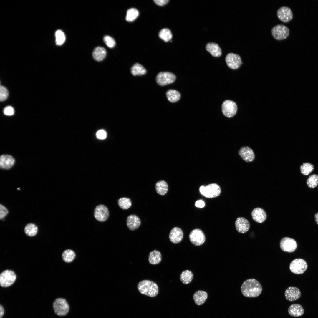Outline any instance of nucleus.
I'll list each match as a JSON object with an SVG mask.
<instances>
[{"instance_id": "f257e3e1", "label": "nucleus", "mask_w": 318, "mask_h": 318, "mask_svg": "<svg viewBox=\"0 0 318 318\" xmlns=\"http://www.w3.org/2000/svg\"><path fill=\"white\" fill-rule=\"evenodd\" d=\"M241 293L245 297H255L259 296L262 291L260 283L254 279H248L244 282L241 287Z\"/></svg>"}, {"instance_id": "f03ea898", "label": "nucleus", "mask_w": 318, "mask_h": 318, "mask_svg": "<svg viewBox=\"0 0 318 318\" xmlns=\"http://www.w3.org/2000/svg\"><path fill=\"white\" fill-rule=\"evenodd\" d=\"M137 289L141 294L151 297L156 296L159 292L157 284L150 280H144L140 281L138 284Z\"/></svg>"}, {"instance_id": "7ed1b4c3", "label": "nucleus", "mask_w": 318, "mask_h": 318, "mask_svg": "<svg viewBox=\"0 0 318 318\" xmlns=\"http://www.w3.org/2000/svg\"><path fill=\"white\" fill-rule=\"evenodd\" d=\"M55 313L58 316L63 317L67 315L69 311L70 307L67 300L63 298H58L52 304Z\"/></svg>"}, {"instance_id": "20e7f679", "label": "nucleus", "mask_w": 318, "mask_h": 318, "mask_svg": "<svg viewBox=\"0 0 318 318\" xmlns=\"http://www.w3.org/2000/svg\"><path fill=\"white\" fill-rule=\"evenodd\" d=\"M199 190L202 195L208 198L216 197L218 196L221 192L220 187L215 183L209 184L206 186H201Z\"/></svg>"}, {"instance_id": "39448f33", "label": "nucleus", "mask_w": 318, "mask_h": 318, "mask_svg": "<svg viewBox=\"0 0 318 318\" xmlns=\"http://www.w3.org/2000/svg\"><path fill=\"white\" fill-rule=\"evenodd\" d=\"M271 32L274 38L278 40L286 39L289 33L288 28L283 24H278L274 26L272 29Z\"/></svg>"}, {"instance_id": "423d86ee", "label": "nucleus", "mask_w": 318, "mask_h": 318, "mask_svg": "<svg viewBox=\"0 0 318 318\" xmlns=\"http://www.w3.org/2000/svg\"><path fill=\"white\" fill-rule=\"evenodd\" d=\"M16 276L14 271L6 270L0 275V284L1 286L6 287L10 286L15 282Z\"/></svg>"}, {"instance_id": "0eeeda50", "label": "nucleus", "mask_w": 318, "mask_h": 318, "mask_svg": "<svg viewBox=\"0 0 318 318\" xmlns=\"http://www.w3.org/2000/svg\"><path fill=\"white\" fill-rule=\"evenodd\" d=\"M222 112L226 117L231 118L234 116L237 111V105L234 101L226 100L222 105Z\"/></svg>"}, {"instance_id": "6e6552de", "label": "nucleus", "mask_w": 318, "mask_h": 318, "mask_svg": "<svg viewBox=\"0 0 318 318\" xmlns=\"http://www.w3.org/2000/svg\"><path fill=\"white\" fill-rule=\"evenodd\" d=\"M307 268V265L306 261L300 258L293 260L289 265V269L291 272L297 274L304 273Z\"/></svg>"}, {"instance_id": "1a4fd4ad", "label": "nucleus", "mask_w": 318, "mask_h": 318, "mask_svg": "<svg viewBox=\"0 0 318 318\" xmlns=\"http://www.w3.org/2000/svg\"><path fill=\"white\" fill-rule=\"evenodd\" d=\"M176 79L175 75L169 72H160L157 75L156 78L157 84L163 86L173 82Z\"/></svg>"}, {"instance_id": "9d476101", "label": "nucleus", "mask_w": 318, "mask_h": 318, "mask_svg": "<svg viewBox=\"0 0 318 318\" xmlns=\"http://www.w3.org/2000/svg\"><path fill=\"white\" fill-rule=\"evenodd\" d=\"M189 238L191 242L196 246L203 244L206 240L204 233L199 229H195L192 231L190 233Z\"/></svg>"}, {"instance_id": "9b49d317", "label": "nucleus", "mask_w": 318, "mask_h": 318, "mask_svg": "<svg viewBox=\"0 0 318 318\" xmlns=\"http://www.w3.org/2000/svg\"><path fill=\"white\" fill-rule=\"evenodd\" d=\"M225 61L228 67L232 69L239 68L243 64L240 56L238 54L230 53L226 56Z\"/></svg>"}, {"instance_id": "f8f14e48", "label": "nucleus", "mask_w": 318, "mask_h": 318, "mask_svg": "<svg viewBox=\"0 0 318 318\" xmlns=\"http://www.w3.org/2000/svg\"><path fill=\"white\" fill-rule=\"evenodd\" d=\"M280 246L281 249L284 251L292 253L297 249V244L294 239L285 237L283 238L280 241Z\"/></svg>"}, {"instance_id": "ddd939ff", "label": "nucleus", "mask_w": 318, "mask_h": 318, "mask_svg": "<svg viewBox=\"0 0 318 318\" xmlns=\"http://www.w3.org/2000/svg\"><path fill=\"white\" fill-rule=\"evenodd\" d=\"M277 14L279 19L284 23L289 22L293 18V14L291 9L287 6L279 8L277 11Z\"/></svg>"}, {"instance_id": "4468645a", "label": "nucleus", "mask_w": 318, "mask_h": 318, "mask_svg": "<svg viewBox=\"0 0 318 318\" xmlns=\"http://www.w3.org/2000/svg\"><path fill=\"white\" fill-rule=\"evenodd\" d=\"M109 215V211L107 208L103 205L97 206L94 210V216L97 221L103 222L108 218Z\"/></svg>"}, {"instance_id": "2eb2a0df", "label": "nucleus", "mask_w": 318, "mask_h": 318, "mask_svg": "<svg viewBox=\"0 0 318 318\" xmlns=\"http://www.w3.org/2000/svg\"><path fill=\"white\" fill-rule=\"evenodd\" d=\"M238 154L242 159L247 162H252L255 158L253 150L248 146L241 147L239 150Z\"/></svg>"}, {"instance_id": "dca6fc26", "label": "nucleus", "mask_w": 318, "mask_h": 318, "mask_svg": "<svg viewBox=\"0 0 318 318\" xmlns=\"http://www.w3.org/2000/svg\"><path fill=\"white\" fill-rule=\"evenodd\" d=\"M284 296L286 299L290 301H294L299 299L301 296V292L297 287L290 286L285 291Z\"/></svg>"}, {"instance_id": "f3484780", "label": "nucleus", "mask_w": 318, "mask_h": 318, "mask_svg": "<svg viewBox=\"0 0 318 318\" xmlns=\"http://www.w3.org/2000/svg\"><path fill=\"white\" fill-rule=\"evenodd\" d=\"M236 230L239 233H244L249 230L250 223L247 219L243 217L237 218L235 222Z\"/></svg>"}, {"instance_id": "a211bd4d", "label": "nucleus", "mask_w": 318, "mask_h": 318, "mask_svg": "<svg viewBox=\"0 0 318 318\" xmlns=\"http://www.w3.org/2000/svg\"><path fill=\"white\" fill-rule=\"evenodd\" d=\"M183 233L179 228L175 227L170 231L169 236L170 240L172 243L177 244L180 242L183 237Z\"/></svg>"}, {"instance_id": "6ab92c4d", "label": "nucleus", "mask_w": 318, "mask_h": 318, "mask_svg": "<svg viewBox=\"0 0 318 318\" xmlns=\"http://www.w3.org/2000/svg\"><path fill=\"white\" fill-rule=\"evenodd\" d=\"M253 219L256 222L261 223L266 219L267 215L266 212L262 208L257 207L254 209L251 213Z\"/></svg>"}, {"instance_id": "aec40b11", "label": "nucleus", "mask_w": 318, "mask_h": 318, "mask_svg": "<svg viewBox=\"0 0 318 318\" xmlns=\"http://www.w3.org/2000/svg\"><path fill=\"white\" fill-rule=\"evenodd\" d=\"M126 224L130 230L134 231L139 227L141 224V221L137 216L131 214L127 218Z\"/></svg>"}, {"instance_id": "412c9836", "label": "nucleus", "mask_w": 318, "mask_h": 318, "mask_svg": "<svg viewBox=\"0 0 318 318\" xmlns=\"http://www.w3.org/2000/svg\"><path fill=\"white\" fill-rule=\"evenodd\" d=\"M15 163L14 158L11 156L3 155L0 158V167L3 169H9L12 167Z\"/></svg>"}, {"instance_id": "4be33fe9", "label": "nucleus", "mask_w": 318, "mask_h": 318, "mask_svg": "<svg viewBox=\"0 0 318 318\" xmlns=\"http://www.w3.org/2000/svg\"><path fill=\"white\" fill-rule=\"evenodd\" d=\"M288 312L291 316L299 317L302 316L304 313V310L302 306L299 304H293L290 305L288 309Z\"/></svg>"}, {"instance_id": "5701e85b", "label": "nucleus", "mask_w": 318, "mask_h": 318, "mask_svg": "<svg viewBox=\"0 0 318 318\" xmlns=\"http://www.w3.org/2000/svg\"><path fill=\"white\" fill-rule=\"evenodd\" d=\"M208 297V294L206 292L199 290L194 294L193 298L195 303L197 305L200 306L205 303Z\"/></svg>"}, {"instance_id": "b1692460", "label": "nucleus", "mask_w": 318, "mask_h": 318, "mask_svg": "<svg viewBox=\"0 0 318 318\" xmlns=\"http://www.w3.org/2000/svg\"><path fill=\"white\" fill-rule=\"evenodd\" d=\"M206 49L213 56L218 57L222 54L221 50L216 43L214 42H210L207 43Z\"/></svg>"}, {"instance_id": "393cba45", "label": "nucleus", "mask_w": 318, "mask_h": 318, "mask_svg": "<svg viewBox=\"0 0 318 318\" xmlns=\"http://www.w3.org/2000/svg\"><path fill=\"white\" fill-rule=\"evenodd\" d=\"M106 54V49L104 47L100 46L95 48L92 53L94 59L97 61L103 60L105 57Z\"/></svg>"}, {"instance_id": "a878e982", "label": "nucleus", "mask_w": 318, "mask_h": 318, "mask_svg": "<svg viewBox=\"0 0 318 318\" xmlns=\"http://www.w3.org/2000/svg\"><path fill=\"white\" fill-rule=\"evenodd\" d=\"M149 263L152 265H156L159 264L162 260V256L160 252L157 250L151 251L148 255Z\"/></svg>"}, {"instance_id": "bb28decb", "label": "nucleus", "mask_w": 318, "mask_h": 318, "mask_svg": "<svg viewBox=\"0 0 318 318\" xmlns=\"http://www.w3.org/2000/svg\"><path fill=\"white\" fill-rule=\"evenodd\" d=\"M155 189L157 193L160 195H164L168 190V185L167 182L163 180L157 182L155 185Z\"/></svg>"}, {"instance_id": "cd10ccee", "label": "nucleus", "mask_w": 318, "mask_h": 318, "mask_svg": "<svg viewBox=\"0 0 318 318\" xmlns=\"http://www.w3.org/2000/svg\"><path fill=\"white\" fill-rule=\"evenodd\" d=\"M131 72L134 76H142L146 73V70L141 64L138 63L135 64L130 69Z\"/></svg>"}, {"instance_id": "c85d7f7f", "label": "nucleus", "mask_w": 318, "mask_h": 318, "mask_svg": "<svg viewBox=\"0 0 318 318\" xmlns=\"http://www.w3.org/2000/svg\"><path fill=\"white\" fill-rule=\"evenodd\" d=\"M166 95L168 100L172 103L178 101L180 97V93L174 90L170 89L168 90L166 92Z\"/></svg>"}, {"instance_id": "c756f323", "label": "nucleus", "mask_w": 318, "mask_h": 318, "mask_svg": "<svg viewBox=\"0 0 318 318\" xmlns=\"http://www.w3.org/2000/svg\"><path fill=\"white\" fill-rule=\"evenodd\" d=\"M193 278V274L190 270H186L183 271L180 276V279L184 284H188L190 283Z\"/></svg>"}, {"instance_id": "7c9ffc66", "label": "nucleus", "mask_w": 318, "mask_h": 318, "mask_svg": "<svg viewBox=\"0 0 318 318\" xmlns=\"http://www.w3.org/2000/svg\"><path fill=\"white\" fill-rule=\"evenodd\" d=\"M314 168V165L309 162L303 163L300 167L301 173L304 175L310 174L313 170Z\"/></svg>"}, {"instance_id": "2f4dec72", "label": "nucleus", "mask_w": 318, "mask_h": 318, "mask_svg": "<svg viewBox=\"0 0 318 318\" xmlns=\"http://www.w3.org/2000/svg\"><path fill=\"white\" fill-rule=\"evenodd\" d=\"M139 14V12L136 9H130L127 11L125 19L127 21H132L138 17Z\"/></svg>"}, {"instance_id": "473e14b6", "label": "nucleus", "mask_w": 318, "mask_h": 318, "mask_svg": "<svg viewBox=\"0 0 318 318\" xmlns=\"http://www.w3.org/2000/svg\"><path fill=\"white\" fill-rule=\"evenodd\" d=\"M37 227L33 223L27 224L24 228V232L25 233L30 236H35L37 234Z\"/></svg>"}, {"instance_id": "72a5a7b5", "label": "nucleus", "mask_w": 318, "mask_h": 318, "mask_svg": "<svg viewBox=\"0 0 318 318\" xmlns=\"http://www.w3.org/2000/svg\"><path fill=\"white\" fill-rule=\"evenodd\" d=\"M62 257L64 261L69 263L72 261L74 259L75 257V254L72 250L67 249L63 252Z\"/></svg>"}, {"instance_id": "f704fd0d", "label": "nucleus", "mask_w": 318, "mask_h": 318, "mask_svg": "<svg viewBox=\"0 0 318 318\" xmlns=\"http://www.w3.org/2000/svg\"><path fill=\"white\" fill-rule=\"evenodd\" d=\"M160 38L165 42H167L170 40L172 37V35L170 31L168 28H164L161 29L159 33Z\"/></svg>"}, {"instance_id": "c9c22d12", "label": "nucleus", "mask_w": 318, "mask_h": 318, "mask_svg": "<svg viewBox=\"0 0 318 318\" xmlns=\"http://www.w3.org/2000/svg\"><path fill=\"white\" fill-rule=\"evenodd\" d=\"M306 183L309 188H314L318 185V175L313 174L310 175L307 180Z\"/></svg>"}, {"instance_id": "e433bc0d", "label": "nucleus", "mask_w": 318, "mask_h": 318, "mask_svg": "<svg viewBox=\"0 0 318 318\" xmlns=\"http://www.w3.org/2000/svg\"><path fill=\"white\" fill-rule=\"evenodd\" d=\"M132 204L131 200L128 198H121L118 201V204L119 207L124 210L129 208L131 206Z\"/></svg>"}, {"instance_id": "4c0bfd02", "label": "nucleus", "mask_w": 318, "mask_h": 318, "mask_svg": "<svg viewBox=\"0 0 318 318\" xmlns=\"http://www.w3.org/2000/svg\"><path fill=\"white\" fill-rule=\"evenodd\" d=\"M56 44L58 45H61L64 42L65 37L64 32L60 30H57L55 33Z\"/></svg>"}, {"instance_id": "58836bf2", "label": "nucleus", "mask_w": 318, "mask_h": 318, "mask_svg": "<svg viewBox=\"0 0 318 318\" xmlns=\"http://www.w3.org/2000/svg\"><path fill=\"white\" fill-rule=\"evenodd\" d=\"M103 41L107 46L110 48H113L115 45L116 42L115 40L109 36H105L103 38Z\"/></svg>"}, {"instance_id": "ea45409f", "label": "nucleus", "mask_w": 318, "mask_h": 318, "mask_svg": "<svg viewBox=\"0 0 318 318\" xmlns=\"http://www.w3.org/2000/svg\"><path fill=\"white\" fill-rule=\"evenodd\" d=\"M9 95L8 90L5 87L1 85L0 87V100L3 101L7 98Z\"/></svg>"}, {"instance_id": "a19ab883", "label": "nucleus", "mask_w": 318, "mask_h": 318, "mask_svg": "<svg viewBox=\"0 0 318 318\" xmlns=\"http://www.w3.org/2000/svg\"><path fill=\"white\" fill-rule=\"evenodd\" d=\"M8 211L6 208L4 206L0 205V219H3L7 214Z\"/></svg>"}, {"instance_id": "79ce46f5", "label": "nucleus", "mask_w": 318, "mask_h": 318, "mask_svg": "<svg viewBox=\"0 0 318 318\" xmlns=\"http://www.w3.org/2000/svg\"><path fill=\"white\" fill-rule=\"evenodd\" d=\"M4 114L6 115L11 116L13 115L14 112V108L11 106H8L5 107L4 109Z\"/></svg>"}, {"instance_id": "37998d69", "label": "nucleus", "mask_w": 318, "mask_h": 318, "mask_svg": "<svg viewBox=\"0 0 318 318\" xmlns=\"http://www.w3.org/2000/svg\"><path fill=\"white\" fill-rule=\"evenodd\" d=\"M96 135L98 138L101 139H103L106 138L107 137V133L105 131L102 130H98L97 132Z\"/></svg>"}, {"instance_id": "c03bdc74", "label": "nucleus", "mask_w": 318, "mask_h": 318, "mask_svg": "<svg viewBox=\"0 0 318 318\" xmlns=\"http://www.w3.org/2000/svg\"><path fill=\"white\" fill-rule=\"evenodd\" d=\"M195 206L199 208H202L204 207L205 203L204 201L202 200H197L195 203Z\"/></svg>"}, {"instance_id": "a18cd8bd", "label": "nucleus", "mask_w": 318, "mask_h": 318, "mask_svg": "<svg viewBox=\"0 0 318 318\" xmlns=\"http://www.w3.org/2000/svg\"><path fill=\"white\" fill-rule=\"evenodd\" d=\"M169 1V0H154V2L157 5L162 6L167 4Z\"/></svg>"}, {"instance_id": "49530a36", "label": "nucleus", "mask_w": 318, "mask_h": 318, "mask_svg": "<svg viewBox=\"0 0 318 318\" xmlns=\"http://www.w3.org/2000/svg\"><path fill=\"white\" fill-rule=\"evenodd\" d=\"M4 314V310L3 306L0 305V318H1Z\"/></svg>"}, {"instance_id": "de8ad7c7", "label": "nucleus", "mask_w": 318, "mask_h": 318, "mask_svg": "<svg viewBox=\"0 0 318 318\" xmlns=\"http://www.w3.org/2000/svg\"><path fill=\"white\" fill-rule=\"evenodd\" d=\"M315 221L316 223L318 225V212H317L314 215Z\"/></svg>"}]
</instances>
